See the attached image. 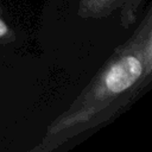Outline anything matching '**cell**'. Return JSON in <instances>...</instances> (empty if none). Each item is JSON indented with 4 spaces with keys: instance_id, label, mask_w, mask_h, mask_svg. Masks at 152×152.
I'll use <instances>...</instances> for the list:
<instances>
[{
    "instance_id": "1",
    "label": "cell",
    "mask_w": 152,
    "mask_h": 152,
    "mask_svg": "<svg viewBox=\"0 0 152 152\" xmlns=\"http://www.w3.org/2000/svg\"><path fill=\"white\" fill-rule=\"evenodd\" d=\"M144 64L137 55H127L116 59L104 72L102 86L107 94L119 95L133 87L142 75Z\"/></svg>"
},
{
    "instance_id": "2",
    "label": "cell",
    "mask_w": 152,
    "mask_h": 152,
    "mask_svg": "<svg viewBox=\"0 0 152 152\" xmlns=\"http://www.w3.org/2000/svg\"><path fill=\"white\" fill-rule=\"evenodd\" d=\"M7 33H8V26L6 25V23L2 19H0V38L6 36Z\"/></svg>"
},
{
    "instance_id": "3",
    "label": "cell",
    "mask_w": 152,
    "mask_h": 152,
    "mask_svg": "<svg viewBox=\"0 0 152 152\" xmlns=\"http://www.w3.org/2000/svg\"><path fill=\"white\" fill-rule=\"evenodd\" d=\"M97 1H107V0H97Z\"/></svg>"
}]
</instances>
